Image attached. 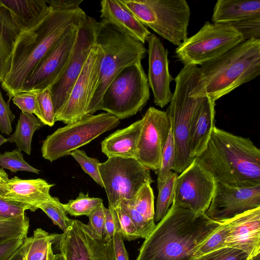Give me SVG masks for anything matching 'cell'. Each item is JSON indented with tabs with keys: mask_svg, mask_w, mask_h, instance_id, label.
I'll use <instances>...</instances> for the list:
<instances>
[{
	"mask_svg": "<svg viewBox=\"0 0 260 260\" xmlns=\"http://www.w3.org/2000/svg\"><path fill=\"white\" fill-rule=\"evenodd\" d=\"M29 222L26 214L14 217L0 216V246L11 240L25 239Z\"/></svg>",
	"mask_w": 260,
	"mask_h": 260,
	"instance_id": "f546056e",
	"label": "cell"
},
{
	"mask_svg": "<svg viewBox=\"0 0 260 260\" xmlns=\"http://www.w3.org/2000/svg\"><path fill=\"white\" fill-rule=\"evenodd\" d=\"M44 124L33 114L21 112L14 133L7 139V142L16 144L17 149L28 155L31 151V141L34 133Z\"/></svg>",
	"mask_w": 260,
	"mask_h": 260,
	"instance_id": "f1b7e54d",
	"label": "cell"
},
{
	"mask_svg": "<svg viewBox=\"0 0 260 260\" xmlns=\"http://www.w3.org/2000/svg\"><path fill=\"white\" fill-rule=\"evenodd\" d=\"M142 124V118L110 134L101 143L102 152L108 158H135Z\"/></svg>",
	"mask_w": 260,
	"mask_h": 260,
	"instance_id": "cb8c5ba5",
	"label": "cell"
},
{
	"mask_svg": "<svg viewBox=\"0 0 260 260\" xmlns=\"http://www.w3.org/2000/svg\"><path fill=\"white\" fill-rule=\"evenodd\" d=\"M105 208L103 203L99 204L89 215V228L96 235L103 238L105 221Z\"/></svg>",
	"mask_w": 260,
	"mask_h": 260,
	"instance_id": "bcb514c9",
	"label": "cell"
},
{
	"mask_svg": "<svg viewBox=\"0 0 260 260\" xmlns=\"http://www.w3.org/2000/svg\"><path fill=\"white\" fill-rule=\"evenodd\" d=\"M0 168L8 169L13 173L19 171L36 174H39L40 172L24 160L21 151L17 148L12 151L0 153Z\"/></svg>",
	"mask_w": 260,
	"mask_h": 260,
	"instance_id": "e575fe53",
	"label": "cell"
},
{
	"mask_svg": "<svg viewBox=\"0 0 260 260\" xmlns=\"http://www.w3.org/2000/svg\"><path fill=\"white\" fill-rule=\"evenodd\" d=\"M55 242L64 260H115L113 239L99 237L78 220L72 219Z\"/></svg>",
	"mask_w": 260,
	"mask_h": 260,
	"instance_id": "4fadbf2b",
	"label": "cell"
},
{
	"mask_svg": "<svg viewBox=\"0 0 260 260\" xmlns=\"http://www.w3.org/2000/svg\"><path fill=\"white\" fill-rule=\"evenodd\" d=\"M29 210L27 206L7 202L0 199V216L14 217L25 214V211Z\"/></svg>",
	"mask_w": 260,
	"mask_h": 260,
	"instance_id": "7dc6e473",
	"label": "cell"
},
{
	"mask_svg": "<svg viewBox=\"0 0 260 260\" xmlns=\"http://www.w3.org/2000/svg\"><path fill=\"white\" fill-rule=\"evenodd\" d=\"M229 24L242 35L244 41L251 39H260V15Z\"/></svg>",
	"mask_w": 260,
	"mask_h": 260,
	"instance_id": "b9f144b4",
	"label": "cell"
},
{
	"mask_svg": "<svg viewBox=\"0 0 260 260\" xmlns=\"http://www.w3.org/2000/svg\"><path fill=\"white\" fill-rule=\"evenodd\" d=\"M5 171L0 168V184L6 182L9 179Z\"/></svg>",
	"mask_w": 260,
	"mask_h": 260,
	"instance_id": "816d5d0a",
	"label": "cell"
},
{
	"mask_svg": "<svg viewBox=\"0 0 260 260\" xmlns=\"http://www.w3.org/2000/svg\"><path fill=\"white\" fill-rule=\"evenodd\" d=\"M39 209H41L52 220L53 223L57 225L63 232L72 222L63 208L62 204L56 197H52L50 201L43 203Z\"/></svg>",
	"mask_w": 260,
	"mask_h": 260,
	"instance_id": "d590c367",
	"label": "cell"
},
{
	"mask_svg": "<svg viewBox=\"0 0 260 260\" xmlns=\"http://www.w3.org/2000/svg\"><path fill=\"white\" fill-rule=\"evenodd\" d=\"M49 260H64L62 255L59 254H54V253L51 255Z\"/></svg>",
	"mask_w": 260,
	"mask_h": 260,
	"instance_id": "f5cc1de1",
	"label": "cell"
},
{
	"mask_svg": "<svg viewBox=\"0 0 260 260\" xmlns=\"http://www.w3.org/2000/svg\"><path fill=\"white\" fill-rule=\"evenodd\" d=\"M23 248V247H22ZM22 248L21 250L16 255L12 260H23L22 257Z\"/></svg>",
	"mask_w": 260,
	"mask_h": 260,
	"instance_id": "db71d44e",
	"label": "cell"
},
{
	"mask_svg": "<svg viewBox=\"0 0 260 260\" xmlns=\"http://www.w3.org/2000/svg\"><path fill=\"white\" fill-rule=\"evenodd\" d=\"M216 182L197 162H193L177 177L172 204L196 213H205L213 196Z\"/></svg>",
	"mask_w": 260,
	"mask_h": 260,
	"instance_id": "9a60e30c",
	"label": "cell"
},
{
	"mask_svg": "<svg viewBox=\"0 0 260 260\" xmlns=\"http://www.w3.org/2000/svg\"><path fill=\"white\" fill-rule=\"evenodd\" d=\"M229 232L225 247L240 249L253 260L260 253V207L226 221Z\"/></svg>",
	"mask_w": 260,
	"mask_h": 260,
	"instance_id": "ffe728a7",
	"label": "cell"
},
{
	"mask_svg": "<svg viewBox=\"0 0 260 260\" xmlns=\"http://www.w3.org/2000/svg\"><path fill=\"white\" fill-rule=\"evenodd\" d=\"M37 91H26L16 94L12 98L13 103L21 112L34 114L36 110Z\"/></svg>",
	"mask_w": 260,
	"mask_h": 260,
	"instance_id": "ee69618b",
	"label": "cell"
},
{
	"mask_svg": "<svg viewBox=\"0 0 260 260\" xmlns=\"http://www.w3.org/2000/svg\"><path fill=\"white\" fill-rule=\"evenodd\" d=\"M79 25L71 28L42 58L24 83L21 92L45 89L58 78L70 57Z\"/></svg>",
	"mask_w": 260,
	"mask_h": 260,
	"instance_id": "ac0fdd59",
	"label": "cell"
},
{
	"mask_svg": "<svg viewBox=\"0 0 260 260\" xmlns=\"http://www.w3.org/2000/svg\"><path fill=\"white\" fill-rule=\"evenodd\" d=\"M115 231V224L113 215L110 210L105 207L103 238L106 240H112Z\"/></svg>",
	"mask_w": 260,
	"mask_h": 260,
	"instance_id": "f907efd6",
	"label": "cell"
},
{
	"mask_svg": "<svg viewBox=\"0 0 260 260\" xmlns=\"http://www.w3.org/2000/svg\"><path fill=\"white\" fill-rule=\"evenodd\" d=\"M101 4V18L110 21L123 31L145 43L151 32L120 0H103Z\"/></svg>",
	"mask_w": 260,
	"mask_h": 260,
	"instance_id": "603a6c76",
	"label": "cell"
},
{
	"mask_svg": "<svg viewBox=\"0 0 260 260\" xmlns=\"http://www.w3.org/2000/svg\"><path fill=\"white\" fill-rule=\"evenodd\" d=\"M260 15L259 0H218L211 20L215 23H230Z\"/></svg>",
	"mask_w": 260,
	"mask_h": 260,
	"instance_id": "4316f807",
	"label": "cell"
},
{
	"mask_svg": "<svg viewBox=\"0 0 260 260\" xmlns=\"http://www.w3.org/2000/svg\"><path fill=\"white\" fill-rule=\"evenodd\" d=\"M7 142V139L0 135V146Z\"/></svg>",
	"mask_w": 260,
	"mask_h": 260,
	"instance_id": "11a10c76",
	"label": "cell"
},
{
	"mask_svg": "<svg viewBox=\"0 0 260 260\" xmlns=\"http://www.w3.org/2000/svg\"><path fill=\"white\" fill-rule=\"evenodd\" d=\"M147 42L149 85L153 94L154 103L164 108L169 103L172 96L170 86L174 79L169 70V52L160 39L154 34H151Z\"/></svg>",
	"mask_w": 260,
	"mask_h": 260,
	"instance_id": "d6986e66",
	"label": "cell"
},
{
	"mask_svg": "<svg viewBox=\"0 0 260 260\" xmlns=\"http://www.w3.org/2000/svg\"><path fill=\"white\" fill-rule=\"evenodd\" d=\"M260 207V186L234 187L216 183L210 204L205 212L213 221L223 223Z\"/></svg>",
	"mask_w": 260,
	"mask_h": 260,
	"instance_id": "e0dca14e",
	"label": "cell"
},
{
	"mask_svg": "<svg viewBox=\"0 0 260 260\" xmlns=\"http://www.w3.org/2000/svg\"><path fill=\"white\" fill-rule=\"evenodd\" d=\"M119 123V119L107 112L87 115L48 136L41 147L42 156L52 162L70 155L73 151L115 128Z\"/></svg>",
	"mask_w": 260,
	"mask_h": 260,
	"instance_id": "9c48e42d",
	"label": "cell"
},
{
	"mask_svg": "<svg viewBox=\"0 0 260 260\" xmlns=\"http://www.w3.org/2000/svg\"><path fill=\"white\" fill-rule=\"evenodd\" d=\"M58 235L37 229L32 236L27 237L24 240L23 260H49L53 253L52 244L55 242Z\"/></svg>",
	"mask_w": 260,
	"mask_h": 260,
	"instance_id": "83f0119b",
	"label": "cell"
},
{
	"mask_svg": "<svg viewBox=\"0 0 260 260\" xmlns=\"http://www.w3.org/2000/svg\"><path fill=\"white\" fill-rule=\"evenodd\" d=\"M150 184L145 183L128 206L133 207L147 220L154 221V197Z\"/></svg>",
	"mask_w": 260,
	"mask_h": 260,
	"instance_id": "1f68e13d",
	"label": "cell"
},
{
	"mask_svg": "<svg viewBox=\"0 0 260 260\" xmlns=\"http://www.w3.org/2000/svg\"><path fill=\"white\" fill-rule=\"evenodd\" d=\"M48 13L38 22L21 30L12 55L10 70L1 86L9 98L21 92L24 84L46 54L87 15L79 7L83 0H46Z\"/></svg>",
	"mask_w": 260,
	"mask_h": 260,
	"instance_id": "6da1fadb",
	"label": "cell"
},
{
	"mask_svg": "<svg viewBox=\"0 0 260 260\" xmlns=\"http://www.w3.org/2000/svg\"><path fill=\"white\" fill-rule=\"evenodd\" d=\"M11 13L21 30L29 28L49 12L46 0H0Z\"/></svg>",
	"mask_w": 260,
	"mask_h": 260,
	"instance_id": "d4e9b609",
	"label": "cell"
},
{
	"mask_svg": "<svg viewBox=\"0 0 260 260\" xmlns=\"http://www.w3.org/2000/svg\"><path fill=\"white\" fill-rule=\"evenodd\" d=\"M143 124L135 159L148 169L159 170L161 154L170 129L166 111L149 107L142 118Z\"/></svg>",
	"mask_w": 260,
	"mask_h": 260,
	"instance_id": "2e32d148",
	"label": "cell"
},
{
	"mask_svg": "<svg viewBox=\"0 0 260 260\" xmlns=\"http://www.w3.org/2000/svg\"><path fill=\"white\" fill-rule=\"evenodd\" d=\"M25 239L11 240L0 246V260H12L21 250Z\"/></svg>",
	"mask_w": 260,
	"mask_h": 260,
	"instance_id": "c3c4849f",
	"label": "cell"
},
{
	"mask_svg": "<svg viewBox=\"0 0 260 260\" xmlns=\"http://www.w3.org/2000/svg\"><path fill=\"white\" fill-rule=\"evenodd\" d=\"M20 31L10 11L0 4V82L10 70L13 50Z\"/></svg>",
	"mask_w": 260,
	"mask_h": 260,
	"instance_id": "484cf974",
	"label": "cell"
},
{
	"mask_svg": "<svg viewBox=\"0 0 260 260\" xmlns=\"http://www.w3.org/2000/svg\"><path fill=\"white\" fill-rule=\"evenodd\" d=\"M99 168L109 207L114 209L129 205L145 183L153 182L150 170L135 158L109 157Z\"/></svg>",
	"mask_w": 260,
	"mask_h": 260,
	"instance_id": "8fae6325",
	"label": "cell"
},
{
	"mask_svg": "<svg viewBox=\"0 0 260 260\" xmlns=\"http://www.w3.org/2000/svg\"><path fill=\"white\" fill-rule=\"evenodd\" d=\"M205 213L172 204L139 249L136 260H193L198 249L221 226Z\"/></svg>",
	"mask_w": 260,
	"mask_h": 260,
	"instance_id": "7a4b0ae2",
	"label": "cell"
},
{
	"mask_svg": "<svg viewBox=\"0 0 260 260\" xmlns=\"http://www.w3.org/2000/svg\"><path fill=\"white\" fill-rule=\"evenodd\" d=\"M243 41L242 35L231 24L207 21L176 48L175 53L184 66H201Z\"/></svg>",
	"mask_w": 260,
	"mask_h": 260,
	"instance_id": "30bf717a",
	"label": "cell"
},
{
	"mask_svg": "<svg viewBox=\"0 0 260 260\" xmlns=\"http://www.w3.org/2000/svg\"><path fill=\"white\" fill-rule=\"evenodd\" d=\"M54 185L41 178L21 179L15 176L0 184V199L27 206L34 212L52 199L50 190Z\"/></svg>",
	"mask_w": 260,
	"mask_h": 260,
	"instance_id": "44dd1931",
	"label": "cell"
},
{
	"mask_svg": "<svg viewBox=\"0 0 260 260\" xmlns=\"http://www.w3.org/2000/svg\"><path fill=\"white\" fill-rule=\"evenodd\" d=\"M103 51L96 44L91 49L68 99L55 115V121L66 124L76 122L88 115V109L99 79Z\"/></svg>",
	"mask_w": 260,
	"mask_h": 260,
	"instance_id": "5bb4252c",
	"label": "cell"
},
{
	"mask_svg": "<svg viewBox=\"0 0 260 260\" xmlns=\"http://www.w3.org/2000/svg\"><path fill=\"white\" fill-rule=\"evenodd\" d=\"M216 183L260 186V150L248 138L213 126L205 150L194 158Z\"/></svg>",
	"mask_w": 260,
	"mask_h": 260,
	"instance_id": "3957f363",
	"label": "cell"
},
{
	"mask_svg": "<svg viewBox=\"0 0 260 260\" xmlns=\"http://www.w3.org/2000/svg\"><path fill=\"white\" fill-rule=\"evenodd\" d=\"M177 176V173L171 171L164 181L157 182L158 196L154 216L155 223L159 222L164 217L173 203Z\"/></svg>",
	"mask_w": 260,
	"mask_h": 260,
	"instance_id": "4dcf8cb0",
	"label": "cell"
},
{
	"mask_svg": "<svg viewBox=\"0 0 260 260\" xmlns=\"http://www.w3.org/2000/svg\"><path fill=\"white\" fill-rule=\"evenodd\" d=\"M149 98L148 78L138 61L125 68L109 84L102 96L101 110L123 119L141 111Z\"/></svg>",
	"mask_w": 260,
	"mask_h": 260,
	"instance_id": "ba28073f",
	"label": "cell"
},
{
	"mask_svg": "<svg viewBox=\"0 0 260 260\" xmlns=\"http://www.w3.org/2000/svg\"><path fill=\"white\" fill-rule=\"evenodd\" d=\"M70 155L78 162L86 174L96 183L104 187L99 168L101 162L98 159L88 156L84 151L79 149L73 151Z\"/></svg>",
	"mask_w": 260,
	"mask_h": 260,
	"instance_id": "ab89813d",
	"label": "cell"
},
{
	"mask_svg": "<svg viewBox=\"0 0 260 260\" xmlns=\"http://www.w3.org/2000/svg\"><path fill=\"white\" fill-rule=\"evenodd\" d=\"M114 218L115 231L119 232L123 239L132 241L140 238L138 232L129 215L119 206L114 209L108 208Z\"/></svg>",
	"mask_w": 260,
	"mask_h": 260,
	"instance_id": "8d00e7d4",
	"label": "cell"
},
{
	"mask_svg": "<svg viewBox=\"0 0 260 260\" xmlns=\"http://www.w3.org/2000/svg\"><path fill=\"white\" fill-rule=\"evenodd\" d=\"M146 27L177 47L187 38L190 7L185 0H120Z\"/></svg>",
	"mask_w": 260,
	"mask_h": 260,
	"instance_id": "52a82bcc",
	"label": "cell"
},
{
	"mask_svg": "<svg viewBox=\"0 0 260 260\" xmlns=\"http://www.w3.org/2000/svg\"><path fill=\"white\" fill-rule=\"evenodd\" d=\"M96 43L103 54L99 81L88 109V115L101 110L103 94L113 79L126 67L141 61L147 52L143 43L104 19L98 22Z\"/></svg>",
	"mask_w": 260,
	"mask_h": 260,
	"instance_id": "5b68a950",
	"label": "cell"
},
{
	"mask_svg": "<svg viewBox=\"0 0 260 260\" xmlns=\"http://www.w3.org/2000/svg\"><path fill=\"white\" fill-rule=\"evenodd\" d=\"M259 74L260 39H251L202 64L190 96L216 101Z\"/></svg>",
	"mask_w": 260,
	"mask_h": 260,
	"instance_id": "277c9868",
	"label": "cell"
},
{
	"mask_svg": "<svg viewBox=\"0 0 260 260\" xmlns=\"http://www.w3.org/2000/svg\"><path fill=\"white\" fill-rule=\"evenodd\" d=\"M15 115L10 108V101L6 102L3 97L0 86V131L9 135L12 131V123Z\"/></svg>",
	"mask_w": 260,
	"mask_h": 260,
	"instance_id": "f6af8a7d",
	"label": "cell"
},
{
	"mask_svg": "<svg viewBox=\"0 0 260 260\" xmlns=\"http://www.w3.org/2000/svg\"><path fill=\"white\" fill-rule=\"evenodd\" d=\"M115 260H129L128 255L124 244V239L121 234L115 231L113 238Z\"/></svg>",
	"mask_w": 260,
	"mask_h": 260,
	"instance_id": "681fc988",
	"label": "cell"
},
{
	"mask_svg": "<svg viewBox=\"0 0 260 260\" xmlns=\"http://www.w3.org/2000/svg\"><path fill=\"white\" fill-rule=\"evenodd\" d=\"M228 232L229 225L228 221H225L198 249L194 254L195 259L225 247V242Z\"/></svg>",
	"mask_w": 260,
	"mask_h": 260,
	"instance_id": "74e56055",
	"label": "cell"
},
{
	"mask_svg": "<svg viewBox=\"0 0 260 260\" xmlns=\"http://www.w3.org/2000/svg\"><path fill=\"white\" fill-rule=\"evenodd\" d=\"M103 200L99 198L90 197L88 194L80 192L75 200H71L62 206L66 213L74 216L86 215L88 216L90 213L101 203Z\"/></svg>",
	"mask_w": 260,
	"mask_h": 260,
	"instance_id": "d6a6232c",
	"label": "cell"
},
{
	"mask_svg": "<svg viewBox=\"0 0 260 260\" xmlns=\"http://www.w3.org/2000/svg\"><path fill=\"white\" fill-rule=\"evenodd\" d=\"M44 124L52 126L55 123V112L49 88L37 91L34 113Z\"/></svg>",
	"mask_w": 260,
	"mask_h": 260,
	"instance_id": "836d02e7",
	"label": "cell"
},
{
	"mask_svg": "<svg viewBox=\"0 0 260 260\" xmlns=\"http://www.w3.org/2000/svg\"><path fill=\"white\" fill-rule=\"evenodd\" d=\"M200 68L185 65L175 78V88L166 111L170 122L175 158L172 170L181 173L193 161L188 146L190 120L201 98H193L190 93L198 82Z\"/></svg>",
	"mask_w": 260,
	"mask_h": 260,
	"instance_id": "8992f818",
	"label": "cell"
},
{
	"mask_svg": "<svg viewBox=\"0 0 260 260\" xmlns=\"http://www.w3.org/2000/svg\"><path fill=\"white\" fill-rule=\"evenodd\" d=\"M174 158V142L170 129L162 149L160 168L158 170L155 171L157 176V182H163L166 179L170 172L172 171Z\"/></svg>",
	"mask_w": 260,
	"mask_h": 260,
	"instance_id": "f35d334b",
	"label": "cell"
},
{
	"mask_svg": "<svg viewBox=\"0 0 260 260\" xmlns=\"http://www.w3.org/2000/svg\"><path fill=\"white\" fill-rule=\"evenodd\" d=\"M98 24L94 18L87 15L78 27L76 40L64 69L49 87L55 116L66 104L91 49L96 44Z\"/></svg>",
	"mask_w": 260,
	"mask_h": 260,
	"instance_id": "7c38bea8",
	"label": "cell"
},
{
	"mask_svg": "<svg viewBox=\"0 0 260 260\" xmlns=\"http://www.w3.org/2000/svg\"><path fill=\"white\" fill-rule=\"evenodd\" d=\"M132 219L140 238H147L154 230L156 224L145 219L133 207L125 204L119 205Z\"/></svg>",
	"mask_w": 260,
	"mask_h": 260,
	"instance_id": "60d3db41",
	"label": "cell"
},
{
	"mask_svg": "<svg viewBox=\"0 0 260 260\" xmlns=\"http://www.w3.org/2000/svg\"><path fill=\"white\" fill-rule=\"evenodd\" d=\"M215 101L204 97L196 107L190 120L188 146L193 159L206 148L214 124Z\"/></svg>",
	"mask_w": 260,
	"mask_h": 260,
	"instance_id": "7402d4cb",
	"label": "cell"
},
{
	"mask_svg": "<svg viewBox=\"0 0 260 260\" xmlns=\"http://www.w3.org/2000/svg\"><path fill=\"white\" fill-rule=\"evenodd\" d=\"M198 260H252L244 251L233 247H224L205 254Z\"/></svg>",
	"mask_w": 260,
	"mask_h": 260,
	"instance_id": "7bdbcfd3",
	"label": "cell"
},
{
	"mask_svg": "<svg viewBox=\"0 0 260 260\" xmlns=\"http://www.w3.org/2000/svg\"><path fill=\"white\" fill-rule=\"evenodd\" d=\"M193 260H198V259H193Z\"/></svg>",
	"mask_w": 260,
	"mask_h": 260,
	"instance_id": "9f6ffc18",
	"label": "cell"
}]
</instances>
